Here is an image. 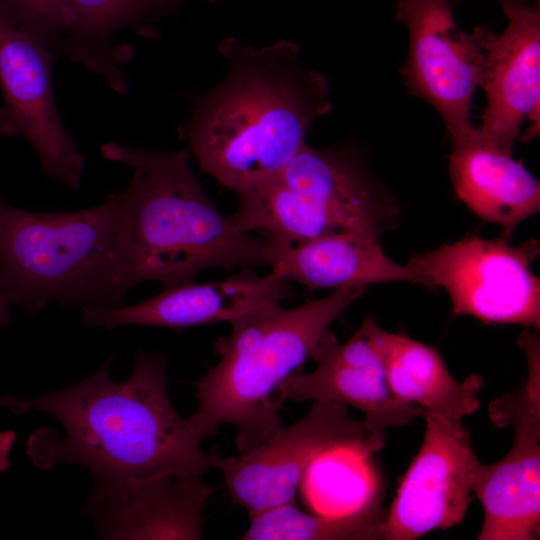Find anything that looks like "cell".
<instances>
[{
	"label": "cell",
	"mask_w": 540,
	"mask_h": 540,
	"mask_svg": "<svg viewBox=\"0 0 540 540\" xmlns=\"http://www.w3.org/2000/svg\"><path fill=\"white\" fill-rule=\"evenodd\" d=\"M113 357L67 388L26 398L29 411L59 421L34 431L27 454L40 469L86 467L97 486H115L160 476L202 477L215 454H206L174 408L167 390V359L139 352L128 379L109 376Z\"/></svg>",
	"instance_id": "obj_1"
},
{
	"label": "cell",
	"mask_w": 540,
	"mask_h": 540,
	"mask_svg": "<svg viewBox=\"0 0 540 540\" xmlns=\"http://www.w3.org/2000/svg\"><path fill=\"white\" fill-rule=\"evenodd\" d=\"M225 78L202 96L183 138L201 170L237 194L277 175L331 110L326 78L288 40L257 48L225 38Z\"/></svg>",
	"instance_id": "obj_2"
},
{
	"label": "cell",
	"mask_w": 540,
	"mask_h": 540,
	"mask_svg": "<svg viewBox=\"0 0 540 540\" xmlns=\"http://www.w3.org/2000/svg\"><path fill=\"white\" fill-rule=\"evenodd\" d=\"M102 156L133 169L115 192L127 283L156 281L163 288L193 282L208 268L272 267L273 244L236 227L203 191L189 153L100 147Z\"/></svg>",
	"instance_id": "obj_3"
},
{
	"label": "cell",
	"mask_w": 540,
	"mask_h": 540,
	"mask_svg": "<svg viewBox=\"0 0 540 540\" xmlns=\"http://www.w3.org/2000/svg\"><path fill=\"white\" fill-rule=\"evenodd\" d=\"M364 291L339 288L295 308L272 305L231 322L229 335L214 344L219 362L195 384L197 409L186 419L193 435L202 442L231 424L243 453L281 429V385L300 372L321 336Z\"/></svg>",
	"instance_id": "obj_4"
},
{
	"label": "cell",
	"mask_w": 540,
	"mask_h": 540,
	"mask_svg": "<svg viewBox=\"0 0 540 540\" xmlns=\"http://www.w3.org/2000/svg\"><path fill=\"white\" fill-rule=\"evenodd\" d=\"M127 283L115 192L77 211L40 213L0 200V296L36 315L124 305Z\"/></svg>",
	"instance_id": "obj_5"
},
{
	"label": "cell",
	"mask_w": 540,
	"mask_h": 540,
	"mask_svg": "<svg viewBox=\"0 0 540 540\" xmlns=\"http://www.w3.org/2000/svg\"><path fill=\"white\" fill-rule=\"evenodd\" d=\"M398 213L358 153L306 144L272 179L239 193L229 218L241 230L299 243L338 233L379 240L395 226Z\"/></svg>",
	"instance_id": "obj_6"
},
{
	"label": "cell",
	"mask_w": 540,
	"mask_h": 540,
	"mask_svg": "<svg viewBox=\"0 0 540 540\" xmlns=\"http://www.w3.org/2000/svg\"><path fill=\"white\" fill-rule=\"evenodd\" d=\"M538 250L535 240L514 247L504 237L471 235L414 255L406 266L424 286L446 290L453 315L539 330L540 281L530 269Z\"/></svg>",
	"instance_id": "obj_7"
},
{
	"label": "cell",
	"mask_w": 540,
	"mask_h": 540,
	"mask_svg": "<svg viewBox=\"0 0 540 540\" xmlns=\"http://www.w3.org/2000/svg\"><path fill=\"white\" fill-rule=\"evenodd\" d=\"M385 436L354 419L347 405L314 401L309 412L258 446L235 456L214 455L230 498L249 516L295 502L310 463L325 451L347 447L372 455Z\"/></svg>",
	"instance_id": "obj_8"
},
{
	"label": "cell",
	"mask_w": 540,
	"mask_h": 540,
	"mask_svg": "<svg viewBox=\"0 0 540 540\" xmlns=\"http://www.w3.org/2000/svg\"><path fill=\"white\" fill-rule=\"evenodd\" d=\"M396 18L408 30L407 59L400 68L408 91L439 113L450 138L468 131L493 33L483 26L459 31L449 0H397Z\"/></svg>",
	"instance_id": "obj_9"
},
{
	"label": "cell",
	"mask_w": 540,
	"mask_h": 540,
	"mask_svg": "<svg viewBox=\"0 0 540 540\" xmlns=\"http://www.w3.org/2000/svg\"><path fill=\"white\" fill-rule=\"evenodd\" d=\"M55 56L0 14V134L23 137L36 152L45 177L77 190L83 157L55 104Z\"/></svg>",
	"instance_id": "obj_10"
},
{
	"label": "cell",
	"mask_w": 540,
	"mask_h": 540,
	"mask_svg": "<svg viewBox=\"0 0 540 540\" xmlns=\"http://www.w3.org/2000/svg\"><path fill=\"white\" fill-rule=\"evenodd\" d=\"M423 416V442L386 511L385 540H414L461 524L473 492L481 463L468 429L462 422Z\"/></svg>",
	"instance_id": "obj_11"
},
{
	"label": "cell",
	"mask_w": 540,
	"mask_h": 540,
	"mask_svg": "<svg viewBox=\"0 0 540 540\" xmlns=\"http://www.w3.org/2000/svg\"><path fill=\"white\" fill-rule=\"evenodd\" d=\"M539 379L494 399L492 422L513 426L509 452L490 465L480 464L473 492L484 511L478 540H534L540 533Z\"/></svg>",
	"instance_id": "obj_12"
},
{
	"label": "cell",
	"mask_w": 540,
	"mask_h": 540,
	"mask_svg": "<svg viewBox=\"0 0 540 540\" xmlns=\"http://www.w3.org/2000/svg\"><path fill=\"white\" fill-rule=\"evenodd\" d=\"M310 356L317 367L286 379L279 390L282 403L289 399L351 405L364 414L367 427L381 436L388 428L407 425L423 414L391 390L383 359L364 321L343 344L328 329Z\"/></svg>",
	"instance_id": "obj_13"
},
{
	"label": "cell",
	"mask_w": 540,
	"mask_h": 540,
	"mask_svg": "<svg viewBox=\"0 0 540 540\" xmlns=\"http://www.w3.org/2000/svg\"><path fill=\"white\" fill-rule=\"evenodd\" d=\"M292 295L289 281L275 272L258 275L244 269L225 280L185 283L163 290L134 305L82 310L87 326L112 330L141 325L175 330L216 322H233Z\"/></svg>",
	"instance_id": "obj_14"
},
{
	"label": "cell",
	"mask_w": 540,
	"mask_h": 540,
	"mask_svg": "<svg viewBox=\"0 0 540 540\" xmlns=\"http://www.w3.org/2000/svg\"><path fill=\"white\" fill-rule=\"evenodd\" d=\"M213 493L201 477L160 476L97 486L83 513L108 539L202 538V515Z\"/></svg>",
	"instance_id": "obj_15"
},
{
	"label": "cell",
	"mask_w": 540,
	"mask_h": 540,
	"mask_svg": "<svg viewBox=\"0 0 540 540\" xmlns=\"http://www.w3.org/2000/svg\"><path fill=\"white\" fill-rule=\"evenodd\" d=\"M502 7L509 23L489 42L480 84L487 103L477 129L512 154L523 120L540 112V12L522 1Z\"/></svg>",
	"instance_id": "obj_16"
},
{
	"label": "cell",
	"mask_w": 540,
	"mask_h": 540,
	"mask_svg": "<svg viewBox=\"0 0 540 540\" xmlns=\"http://www.w3.org/2000/svg\"><path fill=\"white\" fill-rule=\"evenodd\" d=\"M449 172L458 198L481 219L514 228L540 211L539 182L477 128L450 138Z\"/></svg>",
	"instance_id": "obj_17"
},
{
	"label": "cell",
	"mask_w": 540,
	"mask_h": 540,
	"mask_svg": "<svg viewBox=\"0 0 540 540\" xmlns=\"http://www.w3.org/2000/svg\"><path fill=\"white\" fill-rule=\"evenodd\" d=\"M180 0H64L63 35L59 54L102 76L117 93L128 89L123 65L133 58L128 44L115 36L130 29L154 37L152 22Z\"/></svg>",
	"instance_id": "obj_18"
},
{
	"label": "cell",
	"mask_w": 540,
	"mask_h": 540,
	"mask_svg": "<svg viewBox=\"0 0 540 540\" xmlns=\"http://www.w3.org/2000/svg\"><path fill=\"white\" fill-rule=\"evenodd\" d=\"M267 239L275 251L271 270L309 289L336 290L390 281L423 285L418 274L385 255L379 240L363 235L338 233L299 243Z\"/></svg>",
	"instance_id": "obj_19"
},
{
	"label": "cell",
	"mask_w": 540,
	"mask_h": 540,
	"mask_svg": "<svg viewBox=\"0 0 540 540\" xmlns=\"http://www.w3.org/2000/svg\"><path fill=\"white\" fill-rule=\"evenodd\" d=\"M363 321L381 354L396 397L417 406L423 414L453 422H462L463 417L477 411L482 376L471 374L464 381H456L434 348L382 329L372 315Z\"/></svg>",
	"instance_id": "obj_20"
},
{
	"label": "cell",
	"mask_w": 540,
	"mask_h": 540,
	"mask_svg": "<svg viewBox=\"0 0 540 540\" xmlns=\"http://www.w3.org/2000/svg\"><path fill=\"white\" fill-rule=\"evenodd\" d=\"M371 456L341 447L316 457L299 485L313 514L342 516L380 501V479Z\"/></svg>",
	"instance_id": "obj_21"
},
{
	"label": "cell",
	"mask_w": 540,
	"mask_h": 540,
	"mask_svg": "<svg viewBox=\"0 0 540 540\" xmlns=\"http://www.w3.org/2000/svg\"><path fill=\"white\" fill-rule=\"evenodd\" d=\"M386 511L380 501L342 516L301 511L295 502L250 516L244 540H379L384 539Z\"/></svg>",
	"instance_id": "obj_22"
},
{
	"label": "cell",
	"mask_w": 540,
	"mask_h": 540,
	"mask_svg": "<svg viewBox=\"0 0 540 540\" xmlns=\"http://www.w3.org/2000/svg\"><path fill=\"white\" fill-rule=\"evenodd\" d=\"M64 0H0V14L56 55L63 35Z\"/></svg>",
	"instance_id": "obj_23"
},
{
	"label": "cell",
	"mask_w": 540,
	"mask_h": 540,
	"mask_svg": "<svg viewBox=\"0 0 540 540\" xmlns=\"http://www.w3.org/2000/svg\"><path fill=\"white\" fill-rule=\"evenodd\" d=\"M14 441L15 434L13 431L0 432V473L9 466L8 454Z\"/></svg>",
	"instance_id": "obj_24"
},
{
	"label": "cell",
	"mask_w": 540,
	"mask_h": 540,
	"mask_svg": "<svg viewBox=\"0 0 540 540\" xmlns=\"http://www.w3.org/2000/svg\"><path fill=\"white\" fill-rule=\"evenodd\" d=\"M0 407L8 408L17 414H24L29 412L26 405V398H17L0 394Z\"/></svg>",
	"instance_id": "obj_25"
},
{
	"label": "cell",
	"mask_w": 540,
	"mask_h": 540,
	"mask_svg": "<svg viewBox=\"0 0 540 540\" xmlns=\"http://www.w3.org/2000/svg\"><path fill=\"white\" fill-rule=\"evenodd\" d=\"M11 307L0 296V328L7 327L11 323Z\"/></svg>",
	"instance_id": "obj_26"
},
{
	"label": "cell",
	"mask_w": 540,
	"mask_h": 540,
	"mask_svg": "<svg viewBox=\"0 0 540 540\" xmlns=\"http://www.w3.org/2000/svg\"><path fill=\"white\" fill-rule=\"evenodd\" d=\"M511 1H520V0H500L501 4H506L508 2H511Z\"/></svg>",
	"instance_id": "obj_27"
}]
</instances>
